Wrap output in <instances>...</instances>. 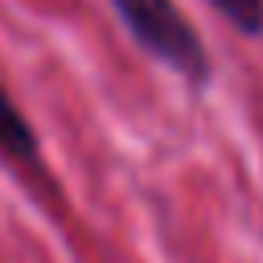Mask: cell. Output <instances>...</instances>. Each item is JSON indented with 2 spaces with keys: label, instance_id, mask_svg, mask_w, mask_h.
<instances>
[{
  "label": "cell",
  "instance_id": "cell-3",
  "mask_svg": "<svg viewBox=\"0 0 263 263\" xmlns=\"http://www.w3.org/2000/svg\"><path fill=\"white\" fill-rule=\"evenodd\" d=\"M222 21H230L242 37H263V0H205Z\"/></svg>",
  "mask_w": 263,
  "mask_h": 263
},
{
  "label": "cell",
  "instance_id": "cell-1",
  "mask_svg": "<svg viewBox=\"0 0 263 263\" xmlns=\"http://www.w3.org/2000/svg\"><path fill=\"white\" fill-rule=\"evenodd\" d=\"M119 25L127 29V37L164 70H173L181 82L189 86H205L214 66H210V49L201 41V33L189 25V16L177 8V0H111Z\"/></svg>",
  "mask_w": 263,
  "mask_h": 263
},
{
  "label": "cell",
  "instance_id": "cell-2",
  "mask_svg": "<svg viewBox=\"0 0 263 263\" xmlns=\"http://www.w3.org/2000/svg\"><path fill=\"white\" fill-rule=\"evenodd\" d=\"M0 156L12 160L25 173H41V140H37V127L16 107V99L8 95L4 82H0Z\"/></svg>",
  "mask_w": 263,
  "mask_h": 263
}]
</instances>
